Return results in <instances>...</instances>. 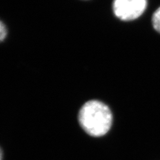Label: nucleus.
I'll return each mask as SVG.
<instances>
[{"instance_id":"1","label":"nucleus","mask_w":160,"mask_h":160,"mask_svg":"<svg viewBox=\"0 0 160 160\" xmlns=\"http://www.w3.org/2000/svg\"><path fill=\"white\" fill-rule=\"evenodd\" d=\"M78 122L89 136L100 138L107 134L111 129L113 115L106 104L98 100H90L80 109Z\"/></svg>"},{"instance_id":"2","label":"nucleus","mask_w":160,"mask_h":160,"mask_svg":"<svg viewBox=\"0 0 160 160\" xmlns=\"http://www.w3.org/2000/svg\"><path fill=\"white\" fill-rule=\"evenodd\" d=\"M147 5V0H113V11L119 19L132 21L142 16Z\"/></svg>"},{"instance_id":"3","label":"nucleus","mask_w":160,"mask_h":160,"mask_svg":"<svg viewBox=\"0 0 160 160\" xmlns=\"http://www.w3.org/2000/svg\"><path fill=\"white\" fill-rule=\"evenodd\" d=\"M152 24L154 29L160 33V7L153 14Z\"/></svg>"},{"instance_id":"4","label":"nucleus","mask_w":160,"mask_h":160,"mask_svg":"<svg viewBox=\"0 0 160 160\" xmlns=\"http://www.w3.org/2000/svg\"><path fill=\"white\" fill-rule=\"evenodd\" d=\"M7 35V29L6 26L0 21V42L3 41V40L6 38Z\"/></svg>"},{"instance_id":"5","label":"nucleus","mask_w":160,"mask_h":160,"mask_svg":"<svg viewBox=\"0 0 160 160\" xmlns=\"http://www.w3.org/2000/svg\"><path fill=\"white\" fill-rule=\"evenodd\" d=\"M3 151L2 149L0 147V160H3Z\"/></svg>"}]
</instances>
